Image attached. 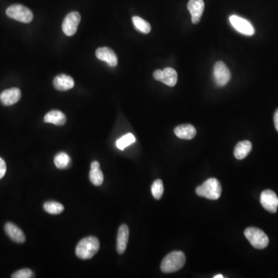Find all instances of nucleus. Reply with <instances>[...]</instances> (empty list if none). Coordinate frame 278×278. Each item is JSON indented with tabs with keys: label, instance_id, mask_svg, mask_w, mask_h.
Returning <instances> with one entry per match:
<instances>
[{
	"label": "nucleus",
	"instance_id": "nucleus-7",
	"mask_svg": "<svg viewBox=\"0 0 278 278\" xmlns=\"http://www.w3.org/2000/svg\"><path fill=\"white\" fill-rule=\"evenodd\" d=\"M213 76L216 85L223 87L231 80V73L229 68L223 61H218L214 65Z\"/></svg>",
	"mask_w": 278,
	"mask_h": 278
},
{
	"label": "nucleus",
	"instance_id": "nucleus-26",
	"mask_svg": "<svg viewBox=\"0 0 278 278\" xmlns=\"http://www.w3.org/2000/svg\"><path fill=\"white\" fill-rule=\"evenodd\" d=\"M33 277H34V274H33V271L30 269H28V268L20 270L12 275L13 278H31Z\"/></svg>",
	"mask_w": 278,
	"mask_h": 278
},
{
	"label": "nucleus",
	"instance_id": "nucleus-20",
	"mask_svg": "<svg viewBox=\"0 0 278 278\" xmlns=\"http://www.w3.org/2000/svg\"><path fill=\"white\" fill-rule=\"evenodd\" d=\"M162 78L161 82L166 84L168 87H174L177 83V72L172 68H167L163 70Z\"/></svg>",
	"mask_w": 278,
	"mask_h": 278
},
{
	"label": "nucleus",
	"instance_id": "nucleus-21",
	"mask_svg": "<svg viewBox=\"0 0 278 278\" xmlns=\"http://www.w3.org/2000/svg\"><path fill=\"white\" fill-rule=\"evenodd\" d=\"M71 160L68 154L60 152L54 157V164L59 169H65L70 165Z\"/></svg>",
	"mask_w": 278,
	"mask_h": 278
},
{
	"label": "nucleus",
	"instance_id": "nucleus-13",
	"mask_svg": "<svg viewBox=\"0 0 278 278\" xmlns=\"http://www.w3.org/2000/svg\"><path fill=\"white\" fill-rule=\"evenodd\" d=\"M129 238V229L128 226L122 224L119 227L117 237V251L119 255H123L126 251Z\"/></svg>",
	"mask_w": 278,
	"mask_h": 278
},
{
	"label": "nucleus",
	"instance_id": "nucleus-29",
	"mask_svg": "<svg viewBox=\"0 0 278 278\" xmlns=\"http://www.w3.org/2000/svg\"><path fill=\"white\" fill-rule=\"evenodd\" d=\"M274 121H275V128L278 132V109L275 112V116H274Z\"/></svg>",
	"mask_w": 278,
	"mask_h": 278
},
{
	"label": "nucleus",
	"instance_id": "nucleus-30",
	"mask_svg": "<svg viewBox=\"0 0 278 278\" xmlns=\"http://www.w3.org/2000/svg\"><path fill=\"white\" fill-rule=\"evenodd\" d=\"M224 278V277H223V275H215V276L213 277V278Z\"/></svg>",
	"mask_w": 278,
	"mask_h": 278
},
{
	"label": "nucleus",
	"instance_id": "nucleus-17",
	"mask_svg": "<svg viewBox=\"0 0 278 278\" xmlns=\"http://www.w3.org/2000/svg\"><path fill=\"white\" fill-rule=\"evenodd\" d=\"M174 132L178 138L185 140H190L196 135V128L191 125H179L175 128Z\"/></svg>",
	"mask_w": 278,
	"mask_h": 278
},
{
	"label": "nucleus",
	"instance_id": "nucleus-28",
	"mask_svg": "<svg viewBox=\"0 0 278 278\" xmlns=\"http://www.w3.org/2000/svg\"><path fill=\"white\" fill-rule=\"evenodd\" d=\"M163 71L161 70H156V71L153 73L154 78L156 79V81H161L162 78Z\"/></svg>",
	"mask_w": 278,
	"mask_h": 278
},
{
	"label": "nucleus",
	"instance_id": "nucleus-16",
	"mask_svg": "<svg viewBox=\"0 0 278 278\" xmlns=\"http://www.w3.org/2000/svg\"><path fill=\"white\" fill-rule=\"evenodd\" d=\"M67 117L63 112L53 110L48 112L44 117V122L50 123L57 126H62L66 123Z\"/></svg>",
	"mask_w": 278,
	"mask_h": 278
},
{
	"label": "nucleus",
	"instance_id": "nucleus-1",
	"mask_svg": "<svg viewBox=\"0 0 278 278\" xmlns=\"http://www.w3.org/2000/svg\"><path fill=\"white\" fill-rule=\"evenodd\" d=\"M100 242L95 236L84 238L76 247V255L82 260H89L98 252Z\"/></svg>",
	"mask_w": 278,
	"mask_h": 278
},
{
	"label": "nucleus",
	"instance_id": "nucleus-14",
	"mask_svg": "<svg viewBox=\"0 0 278 278\" xmlns=\"http://www.w3.org/2000/svg\"><path fill=\"white\" fill-rule=\"evenodd\" d=\"M5 231L8 236L15 243H23L26 241V236L23 232L13 223H6L5 225Z\"/></svg>",
	"mask_w": 278,
	"mask_h": 278
},
{
	"label": "nucleus",
	"instance_id": "nucleus-3",
	"mask_svg": "<svg viewBox=\"0 0 278 278\" xmlns=\"http://www.w3.org/2000/svg\"><path fill=\"white\" fill-rule=\"evenodd\" d=\"M196 194L208 200H216L220 197L222 186L220 181L215 178L207 180L203 185L196 188Z\"/></svg>",
	"mask_w": 278,
	"mask_h": 278
},
{
	"label": "nucleus",
	"instance_id": "nucleus-22",
	"mask_svg": "<svg viewBox=\"0 0 278 278\" xmlns=\"http://www.w3.org/2000/svg\"><path fill=\"white\" fill-rule=\"evenodd\" d=\"M44 210L52 215L60 214L64 210V206L55 201H48L44 203Z\"/></svg>",
	"mask_w": 278,
	"mask_h": 278
},
{
	"label": "nucleus",
	"instance_id": "nucleus-5",
	"mask_svg": "<svg viewBox=\"0 0 278 278\" xmlns=\"http://www.w3.org/2000/svg\"><path fill=\"white\" fill-rule=\"evenodd\" d=\"M6 15L9 18L19 22L29 23L33 21V13L30 9L21 4H15L6 9Z\"/></svg>",
	"mask_w": 278,
	"mask_h": 278
},
{
	"label": "nucleus",
	"instance_id": "nucleus-9",
	"mask_svg": "<svg viewBox=\"0 0 278 278\" xmlns=\"http://www.w3.org/2000/svg\"><path fill=\"white\" fill-rule=\"evenodd\" d=\"M260 203L266 210L275 213L278 208V197L274 191L267 189L260 195Z\"/></svg>",
	"mask_w": 278,
	"mask_h": 278
},
{
	"label": "nucleus",
	"instance_id": "nucleus-2",
	"mask_svg": "<svg viewBox=\"0 0 278 278\" xmlns=\"http://www.w3.org/2000/svg\"><path fill=\"white\" fill-rule=\"evenodd\" d=\"M185 256L182 251H173L168 254L161 264V270L163 273H173L180 271L185 264Z\"/></svg>",
	"mask_w": 278,
	"mask_h": 278
},
{
	"label": "nucleus",
	"instance_id": "nucleus-23",
	"mask_svg": "<svg viewBox=\"0 0 278 278\" xmlns=\"http://www.w3.org/2000/svg\"><path fill=\"white\" fill-rule=\"evenodd\" d=\"M132 22H133L134 26L137 30L141 33H150L151 25L149 23L143 20L141 17H132Z\"/></svg>",
	"mask_w": 278,
	"mask_h": 278
},
{
	"label": "nucleus",
	"instance_id": "nucleus-15",
	"mask_svg": "<svg viewBox=\"0 0 278 278\" xmlns=\"http://www.w3.org/2000/svg\"><path fill=\"white\" fill-rule=\"evenodd\" d=\"M53 86L58 91L70 90L74 86V81L71 77L65 74H60L53 80Z\"/></svg>",
	"mask_w": 278,
	"mask_h": 278
},
{
	"label": "nucleus",
	"instance_id": "nucleus-12",
	"mask_svg": "<svg viewBox=\"0 0 278 278\" xmlns=\"http://www.w3.org/2000/svg\"><path fill=\"white\" fill-rule=\"evenodd\" d=\"M21 97V92L19 88H10L0 94V101L5 106H10L18 102Z\"/></svg>",
	"mask_w": 278,
	"mask_h": 278
},
{
	"label": "nucleus",
	"instance_id": "nucleus-11",
	"mask_svg": "<svg viewBox=\"0 0 278 278\" xmlns=\"http://www.w3.org/2000/svg\"><path fill=\"white\" fill-rule=\"evenodd\" d=\"M96 57L100 61L106 62L108 66L116 67L117 65V57L113 49L109 47H100L96 50Z\"/></svg>",
	"mask_w": 278,
	"mask_h": 278
},
{
	"label": "nucleus",
	"instance_id": "nucleus-10",
	"mask_svg": "<svg viewBox=\"0 0 278 278\" xmlns=\"http://www.w3.org/2000/svg\"><path fill=\"white\" fill-rule=\"evenodd\" d=\"M187 8L192 16V23H199L205 8V3L203 0H189Z\"/></svg>",
	"mask_w": 278,
	"mask_h": 278
},
{
	"label": "nucleus",
	"instance_id": "nucleus-18",
	"mask_svg": "<svg viewBox=\"0 0 278 278\" xmlns=\"http://www.w3.org/2000/svg\"><path fill=\"white\" fill-rule=\"evenodd\" d=\"M89 177H90L91 183L96 186H99L102 184L104 181V176L100 169V163L98 162L94 161L92 162Z\"/></svg>",
	"mask_w": 278,
	"mask_h": 278
},
{
	"label": "nucleus",
	"instance_id": "nucleus-27",
	"mask_svg": "<svg viewBox=\"0 0 278 278\" xmlns=\"http://www.w3.org/2000/svg\"><path fill=\"white\" fill-rule=\"evenodd\" d=\"M6 172V162L2 160V158H0V180L5 176Z\"/></svg>",
	"mask_w": 278,
	"mask_h": 278
},
{
	"label": "nucleus",
	"instance_id": "nucleus-24",
	"mask_svg": "<svg viewBox=\"0 0 278 278\" xmlns=\"http://www.w3.org/2000/svg\"><path fill=\"white\" fill-rule=\"evenodd\" d=\"M136 139L132 133H128L122 136L116 141V146L120 150H124L126 147L129 146L136 142Z\"/></svg>",
	"mask_w": 278,
	"mask_h": 278
},
{
	"label": "nucleus",
	"instance_id": "nucleus-19",
	"mask_svg": "<svg viewBox=\"0 0 278 278\" xmlns=\"http://www.w3.org/2000/svg\"><path fill=\"white\" fill-rule=\"evenodd\" d=\"M252 150V144L250 141H242L236 144L234 148V156L236 160L245 159Z\"/></svg>",
	"mask_w": 278,
	"mask_h": 278
},
{
	"label": "nucleus",
	"instance_id": "nucleus-4",
	"mask_svg": "<svg viewBox=\"0 0 278 278\" xmlns=\"http://www.w3.org/2000/svg\"><path fill=\"white\" fill-rule=\"evenodd\" d=\"M244 235L256 249H264L269 244V238L265 232L256 227H248L244 231Z\"/></svg>",
	"mask_w": 278,
	"mask_h": 278
},
{
	"label": "nucleus",
	"instance_id": "nucleus-6",
	"mask_svg": "<svg viewBox=\"0 0 278 278\" xmlns=\"http://www.w3.org/2000/svg\"><path fill=\"white\" fill-rule=\"evenodd\" d=\"M81 15L77 12L68 13L64 18L62 24V29L64 34L68 37H71L75 34L79 23L81 22Z\"/></svg>",
	"mask_w": 278,
	"mask_h": 278
},
{
	"label": "nucleus",
	"instance_id": "nucleus-8",
	"mask_svg": "<svg viewBox=\"0 0 278 278\" xmlns=\"http://www.w3.org/2000/svg\"><path fill=\"white\" fill-rule=\"evenodd\" d=\"M230 22L239 33L249 37L255 35V29L254 26L250 21H247L245 19L237 17L236 15H232L230 17Z\"/></svg>",
	"mask_w": 278,
	"mask_h": 278
},
{
	"label": "nucleus",
	"instance_id": "nucleus-25",
	"mask_svg": "<svg viewBox=\"0 0 278 278\" xmlns=\"http://www.w3.org/2000/svg\"><path fill=\"white\" fill-rule=\"evenodd\" d=\"M164 192V185L161 180H157L154 182L152 185V193L156 200L161 199Z\"/></svg>",
	"mask_w": 278,
	"mask_h": 278
}]
</instances>
